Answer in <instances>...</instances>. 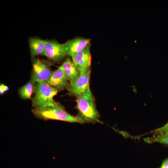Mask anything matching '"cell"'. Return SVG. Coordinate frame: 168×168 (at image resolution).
<instances>
[{"instance_id":"6","label":"cell","mask_w":168,"mask_h":168,"mask_svg":"<svg viewBox=\"0 0 168 168\" xmlns=\"http://www.w3.org/2000/svg\"><path fill=\"white\" fill-rule=\"evenodd\" d=\"M45 49L44 55L51 61L58 62L62 60L67 54L63 44L54 40H44Z\"/></svg>"},{"instance_id":"9","label":"cell","mask_w":168,"mask_h":168,"mask_svg":"<svg viewBox=\"0 0 168 168\" xmlns=\"http://www.w3.org/2000/svg\"><path fill=\"white\" fill-rule=\"evenodd\" d=\"M68 80L63 71L58 68L53 72L50 78L47 82L52 87L58 90L67 88L68 85Z\"/></svg>"},{"instance_id":"15","label":"cell","mask_w":168,"mask_h":168,"mask_svg":"<svg viewBox=\"0 0 168 168\" xmlns=\"http://www.w3.org/2000/svg\"><path fill=\"white\" fill-rule=\"evenodd\" d=\"M9 90L8 87L3 84H2L0 85V94H3L5 91Z\"/></svg>"},{"instance_id":"13","label":"cell","mask_w":168,"mask_h":168,"mask_svg":"<svg viewBox=\"0 0 168 168\" xmlns=\"http://www.w3.org/2000/svg\"><path fill=\"white\" fill-rule=\"evenodd\" d=\"M144 140L149 143L156 142L168 145V136H161L154 135L152 137L144 138Z\"/></svg>"},{"instance_id":"11","label":"cell","mask_w":168,"mask_h":168,"mask_svg":"<svg viewBox=\"0 0 168 168\" xmlns=\"http://www.w3.org/2000/svg\"><path fill=\"white\" fill-rule=\"evenodd\" d=\"M58 68L63 71L69 82L75 79L79 73L78 70L69 58H67Z\"/></svg>"},{"instance_id":"1","label":"cell","mask_w":168,"mask_h":168,"mask_svg":"<svg viewBox=\"0 0 168 168\" xmlns=\"http://www.w3.org/2000/svg\"><path fill=\"white\" fill-rule=\"evenodd\" d=\"M32 111L37 117L44 119L56 120L81 124L85 122L79 116H74L68 113L56 102L52 105L39 109H33Z\"/></svg>"},{"instance_id":"14","label":"cell","mask_w":168,"mask_h":168,"mask_svg":"<svg viewBox=\"0 0 168 168\" xmlns=\"http://www.w3.org/2000/svg\"><path fill=\"white\" fill-rule=\"evenodd\" d=\"M154 135L161 136H168V122L163 126L153 130Z\"/></svg>"},{"instance_id":"12","label":"cell","mask_w":168,"mask_h":168,"mask_svg":"<svg viewBox=\"0 0 168 168\" xmlns=\"http://www.w3.org/2000/svg\"><path fill=\"white\" fill-rule=\"evenodd\" d=\"M34 84L31 81L21 88L19 91V93L22 98L26 99L30 98L35 90Z\"/></svg>"},{"instance_id":"16","label":"cell","mask_w":168,"mask_h":168,"mask_svg":"<svg viewBox=\"0 0 168 168\" xmlns=\"http://www.w3.org/2000/svg\"><path fill=\"white\" fill-rule=\"evenodd\" d=\"M160 168H168V158L162 162Z\"/></svg>"},{"instance_id":"4","label":"cell","mask_w":168,"mask_h":168,"mask_svg":"<svg viewBox=\"0 0 168 168\" xmlns=\"http://www.w3.org/2000/svg\"><path fill=\"white\" fill-rule=\"evenodd\" d=\"M32 63L31 81L34 83L40 82L47 83L53 73L49 64L35 57H33Z\"/></svg>"},{"instance_id":"5","label":"cell","mask_w":168,"mask_h":168,"mask_svg":"<svg viewBox=\"0 0 168 168\" xmlns=\"http://www.w3.org/2000/svg\"><path fill=\"white\" fill-rule=\"evenodd\" d=\"M91 69L79 72L78 76L69 82L67 88L69 94L76 97L84 92L89 87Z\"/></svg>"},{"instance_id":"2","label":"cell","mask_w":168,"mask_h":168,"mask_svg":"<svg viewBox=\"0 0 168 168\" xmlns=\"http://www.w3.org/2000/svg\"><path fill=\"white\" fill-rule=\"evenodd\" d=\"M76 97L77 107L79 116L85 122H99V114L90 87Z\"/></svg>"},{"instance_id":"7","label":"cell","mask_w":168,"mask_h":168,"mask_svg":"<svg viewBox=\"0 0 168 168\" xmlns=\"http://www.w3.org/2000/svg\"><path fill=\"white\" fill-rule=\"evenodd\" d=\"M90 43L83 50L71 57L72 61L79 72L91 69V55Z\"/></svg>"},{"instance_id":"8","label":"cell","mask_w":168,"mask_h":168,"mask_svg":"<svg viewBox=\"0 0 168 168\" xmlns=\"http://www.w3.org/2000/svg\"><path fill=\"white\" fill-rule=\"evenodd\" d=\"M91 39L76 37L63 44L67 54L71 57L84 49L90 43Z\"/></svg>"},{"instance_id":"10","label":"cell","mask_w":168,"mask_h":168,"mask_svg":"<svg viewBox=\"0 0 168 168\" xmlns=\"http://www.w3.org/2000/svg\"><path fill=\"white\" fill-rule=\"evenodd\" d=\"M29 45L31 56L44 54L45 49L44 40L37 37H32L29 39Z\"/></svg>"},{"instance_id":"3","label":"cell","mask_w":168,"mask_h":168,"mask_svg":"<svg viewBox=\"0 0 168 168\" xmlns=\"http://www.w3.org/2000/svg\"><path fill=\"white\" fill-rule=\"evenodd\" d=\"M58 91L46 82L37 83L35 86V94L32 101L34 109L42 108L53 105L55 102L53 97Z\"/></svg>"}]
</instances>
